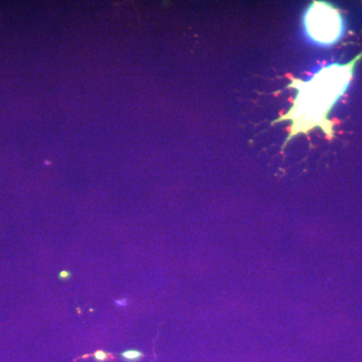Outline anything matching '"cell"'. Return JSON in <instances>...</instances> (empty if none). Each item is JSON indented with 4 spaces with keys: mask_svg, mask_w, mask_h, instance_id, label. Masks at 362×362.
Returning a JSON list of instances; mask_svg holds the SVG:
<instances>
[{
    "mask_svg": "<svg viewBox=\"0 0 362 362\" xmlns=\"http://www.w3.org/2000/svg\"><path fill=\"white\" fill-rule=\"evenodd\" d=\"M361 59L362 52L349 63L323 66L308 81L291 77V83L287 88L297 90L296 96L292 100V107L287 113L272 122V125L284 121L291 122L282 149L293 138L308 135L316 128L322 130L328 140L335 137L334 122L328 116L349 89L356 65Z\"/></svg>",
    "mask_w": 362,
    "mask_h": 362,
    "instance_id": "1",
    "label": "cell"
},
{
    "mask_svg": "<svg viewBox=\"0 0 362 362\" xmlns=\"http://www.w3.org/2000/svg\"><path fill=\"white\" fill-rule=\"evenodd\" d=\"M303 25L308 39L322 47L337 44L345 33L341 13L326 1L312 2L305 11Z\"/></svg>",
    "mask_w": 362,
    "mask_h": 362,
    "instance_id": "2",
    "label": "cell"
},
{
    "mask_svg": "<svg viewBox=\"0 0 362 362\" xmlns=\"http://www.w3.org/2000/svg\"><path fill=\"white\" fill-rule=\"evenodd\" d=\"M121 356L126 361L135 362L139 361L143 354L138 350H127V351H124Z\"/></svg>",
    "mask_w": 362,
    "mask_h": 362,
    "instance_id": "3",
    "label": "cell"
},
{
    "mask_svg": "<svg viewBox=\"0 0 362 362\" xmlns=\"http://www.w3.org/2000/svg\"><path fill=\"white\" fill-rule=\"evenodd\" d=\"M107 354H105L104 351H101V350H99V351H97L96 354H95V358H96V361H105L107 359Z\"/></svg>",
    "mask_w": 362,
    "mask_h": 362,
    "instance_id": "4",
    "label": "cell"
},
{
    "mask_svg": "<svg viewBox=\"0 0 362 362\" xmlns=\"http://www.w3.org/2000/svg\"><path fill=\"white\" fill-rule=\"evenodd\" d=\"M70 277L71 273L69 271H62L61 273L59 274V278L61 279V280H68Z\"/></svg>",
    "mask_w": 362,
    "mask_h": 362,
    "instance_id": "5",
    "label": "cell"
},
{
    "mask_svg": "<svg viewBox=\"0 0 362 362\" xmlns=\"http://www.w3.org/2000/svg\"><path fill=\"white\" fill-rule=\"evenodd\" d=\"M126 300H123V301H118L117 304L118 305H125Z\"/></svg>",
    "mask_w": 362,
    "mask_h": 362,
    "instance_id": "6",
    "label": "cell"
}]
</instances>
